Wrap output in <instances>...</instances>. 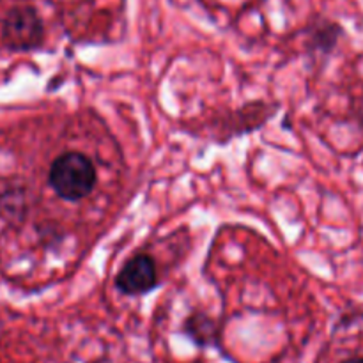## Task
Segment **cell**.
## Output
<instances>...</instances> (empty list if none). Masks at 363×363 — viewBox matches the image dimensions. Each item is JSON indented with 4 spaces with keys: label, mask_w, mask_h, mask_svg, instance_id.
I'll return each mask as SVG.
<instances>
[{
    "label": "cell",
    "mask_w": 363,
    "mask_h": 363,
    "mask_svg": "<svg viewBox=\"0 0 363 363\" xmlns=\"http://www.w3.org/2000/svg\"><path fill=\"white\" fill-rule=\"evenodd\" d=\"M48 183L60 199L78 202L96 186V169L91 160L77 151H69L53 160Z\"/></svg>",
    "instance_id": "1"
},
{
    "label": "cell",
    "mask_w": 363,
    "mask_h": 363,
    "mask_svg": "<svg viewBox=\"0 0 363 363\" xmlns=\"http://www.w3.org/2000/svg\"><path fill=\"white\" fill-rule=\"evenodd\" d=\"M45 38L43 20L34 7H13L2 21V41L13 52H30Z\"/></svg>",
    "instance_id": "2"
},
{
    "label": "cell",
    "mask_w": 363,
    "mask_h": 363,
    "mask_svg": "<svg viewBox=\"0 0 363 363\" xmlns=\"http://www.w3.org/2000/svg\"><path fill=\"white\" fill-rule=\"evenodd\" d=\"M158 284L155 261L149 255H135L116 277V287L128 296H138L152 291Z\"/></svg>",
    "instance_id": "3"
},
{
    "label": "cell",
    "mask_w": 363,
    "mask_h": 363,
    "mask_svg": "<svg viewBox=\"0 0 363 363\" xmlns=\"http://www.w3.org/2000/svg\"><path fill=\"white\" fill-rule=\"evenodd\" d=\"M184 332H186L195 342H199L201 346H206V344L211 342L213 335H215V325H213L211 319H208L206 315L195 314L186 321Z\"/></svg>",
    "instance_id": "4"
},
{
    "label": "cell",
    "mask_w": 363,
    "mask_h": 363,
    "mask_svg": "<svg viewBox=\"0 0 363 363\" xmlns=\"http://www.w3.org/2000/svg\"><path fill=\"white\" fill-rule=\"evenodd\" d=\"M339 34L340 27H337L335 23H323V27L318 28V34L314 35V41L321 50H330L332 46H335Z\"/></svg>",
    "instance_id": "5"
},
{
    "label": "cell",
    "mask_w": 363,
    "mask_h": 363,
    "mask_svg": "<svg viewBox=\"0 0 363 363\" xmlns=\"http://www.w3.org/2000/svg\"><path fill=\"white\" fill-rule=\"evenodd\" d=\"M342 363H363V358H350V360H346Z\"/></svg>",
    "instance_id": "6"
}]
</instances>
